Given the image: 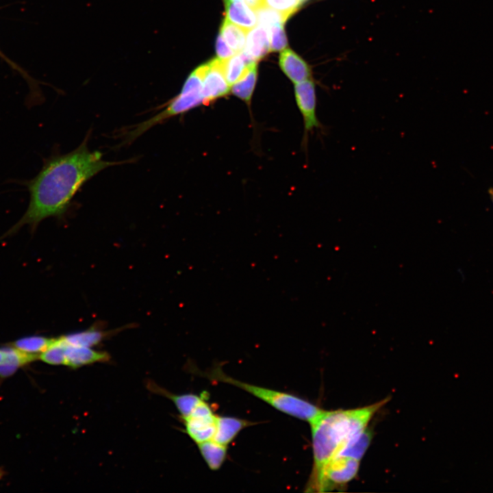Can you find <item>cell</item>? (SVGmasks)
Masks as SVG:
<instances>
[{"label":"cell","mask_w":493,"mask_h":493,"mask_svg":"<svg viewBox=\"0 0 493 493\" xmlns=\"http://www.w3.org/2000/svg\"><path fill=\"white\" fill-rule=\"evenodd\" d=\"M87 144L86 137L75 150L45 160L38 174L27 183L30 197L29 205L8 234L25 225L34 230L48 217L61 218L85 183L106 168L127 162L104 160L100 151H90Z\"/></svg>","instance_id":"cell-1"},{"label":"cell","mask_w":493,"mask_h":493,"mask_svg":"<svg viewBox=\"0 0 493 493\" xmlns=\"http://www.w3.org/2000/svg\"><path fill=\"white\" fill-rule=\"evenodd\" d=\"M384 399L360 408L323 411L309 423L312 428L314 466L309 488L313 490L327 464L353 438L367 428Z\"/></svg>","instance_id":"cell-2"},{"label":"cell","mask_w":493,"mask_h":493,"mask_svg":"<svg viewBox=\"0 0 493 493\" xmlns=\"http://www.w3.org/2000/svg\"><path fill=\"white\" fill-rule=\"evenodd\" d=\"M207 377L233 385L264 401L279 411L309 422L323 411L315 405L292 394L234 379L224 374L218 368L208 373Z\"/></svg>","instance_id":"cell-3"},{"label":"cell","mask_w":493,"mask_h":493,"mask_svg":"<svg viewBox=\"0 0 493 493\" xmlns=\"http://www.w3.org/2000/svg\"><path fill=\"white\" fill-rule=\"evenodd\" d=\"M359 461L351 457L336 455L325 466L313 490L327 492L344 486L357 475Z\"/></svg>","instance_id":"cell-4"},{"label":"cell","mask_w":493,"mask_h":493,"mask_svg":"<svg viewBox=\"0 0 493 493\" xmlns=\"http://www.w3.org/2000/svg\"><path fill=\"white\" fill-rule=\"evenodd\" d=\"M200 66L203 76V104L210 105L230 92L231 86L224 75L221 59H213Z\"/></svg>","instance_id":"cell-5"},{"label":"cell","mask_w":493,"mask_h":493,"mask_svg":"<svg viewBox=\"0 0 493 493\" xmlns=\"http://www.w3.org/2000/svg\"><path fill=\"white\" fill-rule=\"evenodd\" d=\"M294 97L303 117L306 137L309 132L322 127L316 116V94L314 81L311 79L295 84Z\"/></svg>","instance_id":"cell-6"},{"label":"cell","mask_w":493,"mask_h":493,"mask_svg":"<svg viewBox=\"0 0 493 493\" xmlns=\"http://www.w3.org/2000/svg\"><path fill=\"white\" fill-rule=\"evenodd\" d=\"M279 66L286 75L294 84L312 79L310 66L303 59L290 49H285L281 53Z\"/></svg>","instance_id":"cell-7"},{"label":"cell","mask_w":493,"mask_h":493,"mask_svg":"<svg viewBox=\"0 0 493 493\" xmlns=\"http://www.w3.org/2000/svg\"><path fill=\"white\" fill-rule=\"evenodd\" d=\"M64 343V365L69 367L78 368L95 362H105L109 360L110 357L106 352L98 351L92 349V347L72 345L67 344L65 342Z\"/></svg>","instance_id":"cell-8"},{"label":"cell","mask_w":493,"mask_h":493,"mask_svg":"<svg viewBox=\"0 0 493 493\" xmlns=\"http://www.w3.org/2000/svg\"><path fill=\"white\" fill-rule=\"evenodd\" d=\"M243 53L251 62H257L270 51V40L266 29L258 25L247 31Z\"/></svg>","instance_id":"cell-9"},{"label":"cell","mask_w":493,"mask_h":493,"mask_svg":"<svg viewBox=\"0 0 493 493\" xmlns=\"http://www.w3.org/2000/svg\"><path fill=\"white\" fill-rule=\"evenodd\" d=\"M228 21L246 31L255 27L257 16L250 6L242 1L224 0Z\"/></svg>","instance_id":"cell-10"},{"label":"cell","mask_w":493,"mask_h":493,"mask_svg":"<svg viewBox=\"0 0 493 493\" xmlns=\"http://www.w3.org/2000/svg\"><path fill=\"white\" fill-rule=\"evenodd\" d=\"M189 436L197 443L212 440L216 431V416H188L184 419Z\"/></svg>","instance_id":"cell-11"},{"label":"cell","mask_w":493,"mask_h":493,"mask_svg":"<svg viewBox=\"0 0 493 493\" xmlns=\"http://www.w3.org/2000/svg\"><path fill=\"white\" fill-rule=\"evenodd\" d=\"M248 425L249 422L237 418L216 416V431L212 440L227 446Z\"/></svg>","instance_id":"cell-12"},{"label":"cell","mask_w":493,"mask_h":493,"mask_svg":"<svg viewBox=\"0 0 493 493\" xmlns=\"http://www.w3.org/2000/svg\"><path fill=\"white\" fill-rule=\"evenodd\" d=\"M257 77L256 62L249 64L242 77L231 86L230 92L246 104L251 103Z\"/></svg>","instance_id":"cell-13"},{"label":"cell","mask_w":493,"mask_h":493,"mask_svg":"<svg viewBox=\"0 0 493 493\" xmlns=\"http://www.w3.org/2000/svg\"><path fill=\"white\" fill-rule=\"evenodd\" d=\"M5 359L0 364V376L12 375L20 367L39 359L40 355L23 352L13 346L5 348Z\"/></svg>","instance_id":"cell-14"},{"label":"cell","mask_w":493,"mask_h":493,"mask_svg":"<svg viewBox=\"0 0 493 493\" xmlns=\"http://www.w3.org/2000/svg\"><path fill=\"white\" fill-rule=\"evenodd\" d=\"M252 62L242 51L225 60H221L222 69L230 86L240 79Z\"/></svg>","instance_id":"cell-15"},{"label":"cell","mask_w":493,"mask_h":493,"mask_svg":"<svg viewBox=\"0 0 493 493\" xmlns=\"http://www.w3.org/2000/svg\"><path fill=\"white\" fill-rule=\"evenodd\" d=\"M199 449L207 466L212 470H218L225 459L226 445L221 444L213 440L197 444Z\"/></svg>","instance_id":"cell-16"},{"label":"cell","mask_w":493,"mask_h":493,"mask_svg":"<svg viewBox=\"0 0 493 493\" xmlns=\"http://www.w3.org/2000/svg\"><path fill=\"white\" fill-rule=\"evenodd\" d=\"M246 31L225 18L220 34L227 45L235 52L243 51L246 42Z\"/></svg>","instance_id":"cell-17"},{"label":"cell","mask_w":493,"mask_h":493,"mask_svg":"<svg viewBox=\"0 0 493 493\" xmlns=\"http://www.w3.org/2000/svg\"><path fill=\"white\" fill-rule=\"evenodd\" d=\"M371 440L372 433L366 428L349 440L336 455L349 457L360 461L367 451Z\"/></svg>","instance_id":"cell-18"},{"label":"cell","mask_w":493,"mask_h":493,"mask_svg":"<svg viewBox=\"0 0 493 493\" xmlns=\"http://www.w3.org/2000/svg\"><path fill=\"white\" fill-rule=\"evenodd\" d=\"M94 326L85 331L62 336L65 342L75 346L92 347L100 343L108 335Z\"/></svg>","instance_id":"cell-19"},{"label":"cell","mask_w":493,"mask_h":493,"mask_svg":"<svg viewBox=\"0 0 493 493\" xmlns=\"http://www.w3.org/2000/svg\"><path fill=\"white\" fill-rule=\"evenodd\" d=\"M53 340L54 338L32 336L14 341L12 346L27 353L40 355L49 346Z\"/></svg>","instance_id":"cell-20"},{"label":"cell","mask_w":493,"mask_h":493,"mask_svg":"<svg viewBox=\"0 0 493 493\" xmlns=\"http://www.w3.org/2000/svg\"><path fill=\"white\" fill-rule=\"evenodd\" d=\"M175 405L181 417L184 419L188 417L196 406L203 400V398L195 394L175 395L162 392Z\"/></svg>","instance_id":"cell-21"},{"label":"cell","mask_w":493,"mask_h":493,"mask_svg":"<svg viewBox=\"0 0 493 493\" xmlns=\"http://www.w3.org/2000/svg\"><path fill=\"white\" fill-rule=\"evenodd\" d=\"M39 359L52 365H64L65 343L62 336L54 338L49 346L40 354Z\"/></svg>","instance_id":"cell-22"},{"label":"cell","mask_w":493,"mask_h":493,"mask_svg":"<svg viewBox=\"0 0 493 493\" xmlns=\"http://www.w3.org/2000/svg\"><path fill=\"white\" fill-rule=\"evenodd\" d=\"M254 10L256 12L258 25L266 29L274 25L285 23L286 21L279 12L266 6L264 3Z\"/></svg>","instance_id":"cell-23"},{"label":"cell","mask_w":493,"mask_h":493,"mask_svg":"<svg viewBox=\"0 0 493 493\" xmlns=\"http://www.w3.org/2000/svg\"><path fill=\"white\" fill-rule=\"evenodd\" d=\"M307 0H263L266 6L279 12L286 21Z\"/></svg>","instance_id":"cell-24"},{"label":"cell","mask_w":493,"mask_h":493,"mask_svg":"<svg viewBox=\"0 0 493 493\" xmlns=\"http://www.w3.org/2000/svg\"><path fill=\"white\" fill-rule=\"evenodd\" d=\"M284 23H278L269 27L267 31L270 40V50L278 51L285 49L288 42L283 29Z\"/></svg>","instance_id":"cell-25"},{"label":"cell","mask_w":493,"mask_h":493,"mask_svg":"<svg viewBox=\"0 0 493 493\" xmlns=\"http://www.w3.org/2000/svg\"><path fill=\"white\" fill-rule=\"evenodd\" d=\"M216 51L218 58L221 60L227 59L234 55L235 52L227 45L219 34L216 42Z\"/></svg>","instance_id":"cell-26"},{"label":"cell","mask_w":493,"mask_h":493,"mask_svg":"<svg viewBox=\"0 0 493 493\" xmlns=\"http://www.w3.org/2000/svg\"><path fill=\"white\" fill-rule=\"evenodd\" d=\"M243 1L253 10L263 4V0H243Z\"/></svg>","instance_id":"cell-27"},{"label":"cell","mask_w":493,"mask_h":493,"mask_svg":"<svg viewBox=\"0 0 493 493\" xmlns=\"http://www.w3.org/2000/svg\"><path fill=\"white\" fill-rule=\"evenodd\" d=\"M5 359V350L0 349V364H2Z\"/></svg>","instance_id":"cell-28"},{"label":"cell","mask_w":493,"mask_h":493,"mask_svg":"<svg viewBox=\"0 0 493 493\" xmlns=\"http://www.w3.org/2000/svg\"><path fill=\"white\" fill-rule=\"evenodd\" d=\"M488 192L489 197H490V199H491V201H492V204H493V188H492V187L488 189Z\"/></svg>","instance_id":"cell-29"},{"label":"cell","mask_w":493,"mask_h":493,"mask_svg":"<svg viewBox=\"0 0 493 493\" xmlns=\"http://www.w3.org/2000/svg\"><path fill=\"white\" fill-rule=\"evenodd\" d=\"M1 476V472L0 471V477Z\"/></svg>","instance_id":"cell-30"}]
</instances>
